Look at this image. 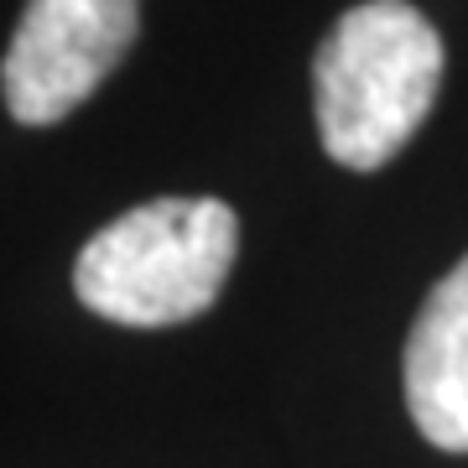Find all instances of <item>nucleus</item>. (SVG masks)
Here are the masks:
<instances>
[{
    "instance_id": "7ed1b4c3",
    "label": "nucleus",
    "mask_w": 468,
    "mask_h": 468,
    "mask_svg": "<svg viewBox=\"0 0 468 468\" xmlns=\"http://www.w3.org/2000/svg\"><path fill=\"white\" fill-rule=\"evenodd\" d=\"M141 27V0H27L0 94L21 125H58L115 73Z\"/></svg>"
},
{
    "instance_id": "f03ea898",
    "label": "nucleus",
    "mask_w": 468,
    "mask_h": 468,
    "mask_svg": "<svg viewBox=\"0 0 468 468\" xmlns=\"http://www.w3.org/2000/svg\"><path fill=\"white\" fill-rule=\"evenodd\" d=\"M239 224L218 198H151L110 218L73 266L89 313L120 328H172L208 313L234 266Z\"/></svg>"
},
{
    "instance_id": "f257e3e1",
    "label": "nucleus",
    "mask_w": 468,
    "mask_h": 468,
    "mask_svg": "<svg viewBox=\"0 0 468 468\" xmlns=\"http://www.w3.org/2000/svg\"><path fill=\"white\" fill-rule=\"evenodd\" d=\"M442 84V37L406 0H365L313 58V115L338 167L375 172L421 131Z\"/></svg>"
},
{
    "instance_id": "20e7f679",
    "label": "nucleus",
    "mask_w": 468,
    "mask_h": 468,
    "mask_svg": "<svg viewBox=\"0 0 468 468\" xmlns=\"http://www.w3.org/2000/svg\"><path fill=\"white\" fill-rule=\"evenodd\" d=\"M401 380L417 432L442 452H468V255L421 302Z\"/></svg>"
}]
</instances>
